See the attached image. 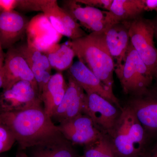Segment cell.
I'll return each mask as SVG.
<instances>
[{
    "label": "cell",
    "mask_w": 157,
    "mask_h": 157,
    "mask_svg": "<svg viewBox=\"0 0 157 157\" xmlns=\"http://www.w3.org/2000/svg\"><path fill=\"white\" fill-rule=\"evenodd\" d=\"M0 121L12 132L19 150L42 144L62 134L43 106L1 114Z\"/></svg>",
    "instance_id": "6da1fadb"
},
{
    "label": "cell",
    "mask_w": 157,
    "mask_h": 157,
    "mask_svg": "<svg viewBox=\"0 0 157 157\" xmlns=\"http://www.w3.org/2000/svg\"><path fill=\"white\" fill-rule=\"evenodd\" d=\"M63 9L91 33L104 32L109 26L116 23L109 11L90 6L82 7L76 1H65Z\"/></svg>",
    "instance_id": "9c48e42d"
},
{
    "label": "cell",
    "mask_w": 157,
    "mask_h": 157,
    "mask_svg": "<svg viewBox=\"0 0 157 157\" xmlns=\"http://www.w3.org/2000/svg\"><path fill=\"white\" fill-rule=\"evenodd\" d=\"M154 22L155 25V36L156 38H157V16L156 19L154 21Z\"/></svg>",
    "instance_id": "1f68e13d"
},
{
    "label": "cell",
    "mask_w": 157,
    "mask_h": 157,
    "mask_svg": "<svg viewBox=\"0 0 157 157\" xmlns=\"http://www.w3.org/2000/svg\"><path fill=\"white\" fill-rule=\"evenodd\" d=\"M129 33L132 46L154 75L157 69V48L154 41V21L140 16L129 21Z\"/></svg>",
    "instance_id": "5b68a950"
},
{
    "label": "cell",
    "mask_w": 157,
    "mask_h": 157,
    "mask_svg": "<svg viewBox=\"0 0 157 157\" xmlns=\"http://www.w3.org/2000/svg\"><path fill=\"white\" fill-rule=\"evenodd\" d=\"M122 109L99 95L89 93L86 94L83 113L91 119L100 132L107 135L117 121Z\"/></svg>",
    "instance_id": "ba28073f"
},
{
    "label": "cell",
    "mask_w": 157,
    "mask_h": 157,
    "mask_svg": "<svg viewBox=\"0 0 157 157\" xmlns=\"http://www.w3.org/2000/svg\"><path fill=\"white\" fill-rule=\"evenodd\" d=\"M5 74L3 67L0 69V89H2L5 84Z\"/></svg>",
    "instance_id": "f1b7e54d"
},
{
    "label": "cell",
    "mask_w": 157,
    "mask_h": 157,
    "mask_svg": "<svg viewBox=\"0 0 157 157\" xmlns=\"http://www.w3.org/2000/svg\"><path fill=\"white\" fill-rule=\"evenodd\" d=\"M109 11L118 22L132 21L142 16L145 11L143 0H113Z\"/></svg>",
    "instance_id": "d6986e66"
},
{
    "label": "cell",
    "mask_w": 157,
    "mask_h": 157,
    "mask_svg": "<svg viewBox=\"0 0 157 157\" xmlns=\"http://www.w3.org/2000/svg\"><path fill=\"white\" fill-rule=\"evenodd\" d=\"M29 21L24 16L13 10L0 13V44L2 48H12L26 33Z\"/></svg>",
    "instance_id": "9a60e30c"
},
{
    "label": "cell",
    "mask_w": 157,
    "mask_h": 157,
    "mask_svg": "<svg viewBox=\"0 0 157 157\" xmlns=\"http://www.w3.org/2000/svg\"><path fill=\"white\" fill-rule=\"evenodd\" d=\"M45 54L52 68L61 72L70 69L76 56L75 52L69 44H56Z\"/></svg>",
    "instance_id": "44dd1931"
},
{
    "label": "cell",
    "mask_w": 157,
    "mask_h": 157,
    "mask_svg": "<svg viewBox=\"0 0 157 157\" xmlns=\"http://www.w3.org/2000/svg\"><path fill=\"white\" fill-rule=\"evenodd\" d=\"M129 21L113 24L104 32V40L116 66L124 60L130 43Z\"/></svg>",
    "instance_id": "2e32d148"
},
{
    "label": "cell",
    "mask_w": 157,
    "mask_h": 157,
    "mask_svg": "<svg viewBox=\"0 0 157 157\" xmlns=\"http://www.w3.org/2000/svg\"><path fill=\"white\" fill-rule=\"evenodd\" d=\"M73 145L60 135L28 149L29 157H77Z\"/></svg>",
    "instance_id": "ac0fdd59"
},
{
    "label": "cell",
    "mask_w": 157,
    "mask_h": 157,
    "mask_svg": "<svg viewBox=\"0 0 157 157\" xmlns=\"http://www.w3.org/2000/svg\"><path fill=\"white\" fill-rule=\"evenodd\" d=\"M124 105L133 112L154 144L157 142V85L154 82L144 92L128 97Z\"/></svg>",
    "instance_id": "8992f818"
},
{
    "label": "cell",
    "mask_w": 157,
    "mask_h": 157,
    "mask_svg": "<svg viewBox=\"0 0 157 157\" xmlns=\"http://www.w3.org/2000/svg\"><path fill=\"white\" fill-rule=\"evenodd\" d=\"M116 74L125 94L128 97L144 92L154 82V75L130 42L124 60L116 66Z\"/></svg>",
    "instance_id": "277c9868"
},
{
    "label": "cell",
    "mask_w": 157,
    "mask_h": 157,
    "mask_svg": "<svg viewBox=\"0 0 157 157\" xmlns=\"http://www.w3.org/2000/svg\"><path fill=\"white\" fill-rule=\"evenodd\" d=\"M106 135L117 157H144L155 145L134 112L125 105L115 124Z\"/></svg>",
    "instance_id": "7a4b0ae2"
},
{
    "label": "cell",
    "mask_w": 157,
    "mask_h": 157,
    "mask_svg": "<svg viewBox=\"0 0 157 157\" xmlns=\"http://www.w3.org/2000/svg\"><path fill=\"white\" fill-rule=\"evenodd\" d=\"M4 60H5V59L3 55L2 48L0 44V69L3 67Z\"/></svg>",
    "instance_id": "f546056e"
},
{
    "label": "cell",
    "mask_w": 157,
    "mask_h": 157,
    "mask_svg": "<svg viewBox=\"0 0 157 157\" xmlns=\"http://www.w3.org/2000/svg\"><path fill=\"white\" fill-rule=\"evenodd\" d=\"M156 39H157V38H156Z\"/></svg>",
    "instance_id": "8d00e7d4"
},
{
    "label": "cell",
    "mask_w": 157,
    "mask_h": 157,
    "mask_svg": "<svg viewBox=\"0 0 157 157\" xmlns=\"http://www.w3.org/2000/svg\"><path fill=\"white\" fill-rule=\"evenodd\" d=\"M1 9V7H0V9Z\"/></svg>",
    "instance_id": "e575fe53"
},
{
    "label": "cell",
    "mask_w": 157,
    "mask_h": 157,
    "mask_svg": "<svg viewBox=\"0 0 157 157\" xmlns=\"http://www.w3.org/2000/svg\"><path fill=\"white\" fill-rule=\"evenodd\" d=\"M69 70V74L86 94L95 93L119 108H122L113 90L105 85L82 62L79 60L74 62Z\"/></svg>",
    "instance_id": "8fae6325"
},
{
    "label": "cell",
    "mask_w": 157,
    "mask_h": 157,
    "mask_svg": "<svg viewBox=\"0 0 157 157\" xmlns=\"http://www.w3.org/2000/svg\"><path fill=\"white\" fill-rule=\"evenodd\" d=\"M104 32L91 33L71 40L68 44L73 48L78 60L113 90L115 63L105 42Z\"/></svg>",
    "instance_id": "3957f363"
},
{
    "label": "cell",
    "mask_w": 157,
    "mask_h": 157,
    "mask_svg": "<svg viewBox=\"0 0 157 157\" xmlns=\"http://www.w3.org/2000/svg\"><path fill=\"white\" fill-rule=\"evenodd\" d=\"M83 157V156H79V157Z\"/></svg>",
    "instance_id": "836d02e7"
},
{
    "label": "cell",
    "mask_w": 157,
    "mask_h": 157,
    "mask_svg": "<svg viewBox=\"0 0 157 157\" xmlns=\"http://www.w3.org/2000/svg\"><path fill=\"white\" fill-rule=\"evenodd\" d=\"M113 0H76L78 3L84 4L86 6L101 9L109 11Z\"/></svg>",
    "instance_id": "d4e9b609"
},
{
    "label": "cell",
    "mask_w": 157,
    "mask_h": 157,
    "mask_svg": "<svg viewBox=\"0 0 157 157\" xmlns=\"http://www.w3.org/2000/svg\"><path fill=\"white\" fill-rule=\"evenodd\" d=\"M41 106L39 92L29 82L20 81L0 92V114Z\"/></svg>",
    "instance_id": "52a82bcc"
},
{
    "label": "cell",
    "mask_w": 157,
    "mask_h": 157,
    "mask_svg": "<svg viewBox=\"0 0 157 157\" xmlns=\"http://www.w3.org/2000/svg\"><path fill=\"white\" fill-rule=\"evenodd\" d=\"M41 10L45 15H51L73 31L78 39L87 35L73 17L54 0L41 1Z\"/></svg>",
    "instance_id": "ffe728a7"
},
{
    "label": "cell",
    "mask_w": 157,
    "mask_h": 157,
    "mask_svg": "<svg viewBox=\"0 0 157 157\" xmlns=\"http://www.w3.org/2000/svg\"><path fill=\"white\" fill-rule=\"evenodd\" d=\"M85 146L84 157H117L112 144L104 134Z\"/></svg>",
    "instance_id": "7402d4cb"
},
{
    "label": "cell",
    "mask_w": 157,
    "mask_h": 157,
    "mask_svg": "<svg viewBox=\"0 0 157 157\" xmlns=\"http://www.w3.org/2000/svg\"><path fill=\"white\" fill-rule=\"evenodd\" d=\"M154 83L157 85V69L154 75Z\"/></svg>",
    "instance_id": "d6a6232c"
},
{
    "label": "cell",
    "mask_w": 157,
    "mask_h": 157,
    "mask_svg": "<svg viewBox=\"0 0 157 157\" xmlns=\"http://www.w3.org/2000/svg\"><path fill=\"white\" fill-rule=\"evenodd\" d=\"M17 48L25 59L30 68L37 66L51 73L52 67L45 54L29 46L27 43L22 44Z\"/></svg>",
    "instance_id": "603a6c76"
},
{
    "label": "cell",
    "mask_w": 157,
    "mask_h": 157,
    "mask_svg": "<svg viewBox=\"0 0 157 157\" xmlns=\"http://www.w3.org/2000/svg\"><path fill=\"white\" fill-rule=\"evenodd\" d=\"M16 157H29L24 151L19 150L17 152Z\"/></svg>",
    "instance_id": "4dcf8cb0"
},
{
    "label": "cell",
    "mask_w": 157,
    "mask_h": 157,
    "mask_svg": "<svg viewBox=\"0 0 157 157\" xmlns=\"http://www.w3.org/2000/svg\"><path fill=\"white\" fill-rule=\"evenodd\" d=\"M16 142L9 128L0 121V153L8 151Z\"/></svg>",
    "instance_id": "cb8c5ba5"
},
{
    "label": "cell",
    "mask_w": 157,
    "mask_h": 157,
    "mask_svg": "<svg viewBox=\"0 0 157 157\" xmlns=\"http://www.w3.org/2000/svg\"><path fill=\"white\" fill-rule=\"evenodd\" d=\"M16 1H0V7L4 9V10H11L16 5Z\"/></svg>",
    "instance_id": "4316f807"
},
{
    "label": "cell",
    "mask_w": 157,
    "mask_h": 157,
    "mask_svg": "<svg viewBox=\"0 0 157 157\" xmlns=\"http://www.w3.org/2000/svg\"><path fill=\"white\" fill-rule=\"evenodd\" d=\"M26 33L28 45L44 54L58 44L62 36L53 28L44 14L36 15L31 20Z\"/></svg>",
    "instance_id": "30bf717a"
},
{
    "label": "cell",
    "mask_w": 157,
    "mask_h": 157,
    "mask_svg": "<svg viewBox=\"0 0 157 157\" xmlns=\"http://www.w3.org/2000/svg\"><path fill=\"white\" fill-rule=\"evenodd\" d=\"M67 83L63 98L51 117L59 124L83 113L86 94L69 74Z\"/></svg>",
    "instance_id": "5bb4252c"
},
{
    "label": "cell",
    "mask_w": 157,
    "mask_h": 157,
    "mask_svg": "<svg viewBox=\"0 0 157 157\" xmlns=\"http://www.w3.org/2000/svg\"></svg>",
    "instance_id": "d590c367"
},
{
    "label": "cell",
    "mask_w": 157,
    "mask_h": 157,
    "mask_svg": "<svg viewBox=\"0 0 157 157\" xmlns=\"http://www.w3.org/2000/svg\"><path fill=\"white\" fill-rule=\"evenodd\" d=\"M144 11H157V0H143Z\"/></svg>",
    "instance_id": "484cf974"
},
{
    "label": "cell",
    "mask_w": 157,
    "mask_h": 157,
    "mask_svg": "<svg viewBox=\"0 0 157 157\" xmlns=\"http://www.w3.org/2000/svg\"><path fill=\"white\" fill-rule=\"evenodd\" d=\"M3 69L5 81L2 89H8L16 82L24 80L29 82L39 93L38 85L33 72L17 47L13 46L9 49L4 60Z\"/></svg>",
    "instance_id": "4fadbf2b"
},
{
    "label": "cell",
    "mask_w": 157,
    "mask_h": 157,
    "mask_svg": "<svg viewBox=\"0 0 157 157\" xmlns=\"http://www.w3.org/2000/svg\"><path fill=\"white\" fill-rule=\"evenodd\" d=\"M68 83L61 72L52 75L49 81L42 90L40 96L44 110L52 117L63 100Z\"/></svg>",
    "instance_id": "e0dca14e"
},
{
    "label": "cell",
    "mask_w": 157,
    "mask_h": 157,
    "mask_svg": "<svg viewBox=\"0 0 157 157\" xmlns=\"http://www.w3.org/2000/svg\"><path fill=\"white\" fill-rule=\"evenodd\" d=\"M144 157H157V142Z\"/></svg>",
    "instance_id": "83f0119b"
},
{
    "label": "cell",
    "mask_w": 157,
    "mask_h": 157,
    "mask_svg": "<svg viewBox=\"0 0 157 157\" xmlns=\"http://www.w3.org/2000/svg\"><path fill=\"white\" fill-rule=\"evenodd\" d=\"M58 126L62 135L73 145H87L103 134L97 128L91 119L83 113Z\"/></svg>",
    "instance_id": "7c38bea8"
}]
</instances>
